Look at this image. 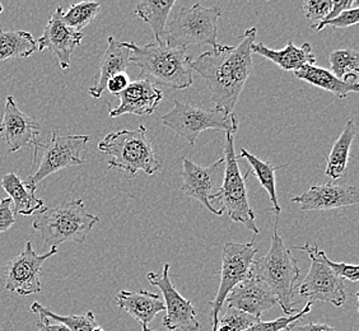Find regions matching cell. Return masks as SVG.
Wrapping results in <instances>:
<instances>
[{
    "label": "cell",
    "mask_w": 359,
    "mask_h": 331,
    "mask_svg": "<svg viewBox=\"0 0 359 331\" xmlns=\"http://www.w3.org/2000/svg\"><path fill=\"white\" fill-rule=\"evenodd\" d=\"M92 331H104V329H102V327H100V326H97V327H95V329H93V330Z\"/></svg>",
    "instance_id": "b9f144b4"
},
{
    "label": "cell",
    "mask_w": 359,
    "mask_h": 331,
    "mask_svg": "<svg viewBox=\"0 0 359 331\" xmlns=\"http://www.w3.org/2000/svg\"><path fill=\"white\" fill-rule=\"evenodd\" d=\"M224 171L221 187L210 198V203L221 201L223 212L236 222L242 223L254 235H259V228L255 223V213L250 207L248 189L245 181L249 177L250 173H242L235 153V135L226 133L224 143Z\"/></svg>",
    "instance_id": "8992f818"
},
{
    "label": "cell",
    "mask_w": 359,
    "mask_h": 331,
    "mask_svg": "<svg viewBox=\"0 0 359 331\" xmlns=\"http://www.w3.org/2000/svg\"><path fill=\"white\" fill-rule=\"evenodd\" d=\"M262 318L251 316L243 311L236 310L233 307H228L224 316L218 320L217 331H245L255 325Z\"/></svg>",
    "instance_id": "1f68e13d"
},
{
    "label": "cell",
    "mask_w": 359,
    "mask_h": 331,
    "mask_svg": "<svg viewBox=\"0 0 359 331\" xmlns=\"http://www.w3.org/2000/svg\"><path fill=\"white\" fill-rule=\"evenodd\" d=\"M256 27L249 28L238 37L236 46L217 45L191 60V69L201 74L210 90L215 107L233 114L245 83L252 73L251 45L255 42Z\"/></svg>",
    "instance_id": "6da1fadb"
},
{
    "label": "cell",
    "mask_w": 359,
    "mask_h": 331,
    "mask_svg": "<svg viewBox=\"0 0 359 331\" xmlns=\"http://www.w3.org/2000/svg\"><path fill=\"white\" fill-rule=\"evenodd\" d=\"M251 51L252 54L255 53L264 56L285 72H297L307 65H315L316 62V56L312 54L311 45L309 42H304L301 48H297L290 41L282 50H273L266 48L263 42L255 41L251 45Z\"/></svg>",
    "instance_id": "44dd1931"
},
{
    "label": "cell",
    "mask_w": 359,
    "mask_h": 331,
    "mask_svg": "<svg viewBox=\"0 0 359 331\" xmlns=\"http://www.w3.org/2000/svg\"><path fill=\"white\" fill-rule=\"evenodd\" d=\"M219 18L221 8L203 7L201 3L190 8H181L168 22L163 41L172 48L203 45L217 48Z\"/></svg>",
    "instance_id": "52a82bcc"
},
{
    "label": "cell",
    "mask_w": 359,
    "mask_h": 331,
    "mask_svg": "<svg viewBox=\"0 0 359 331\" xmlns=\"http://www.w3.org/2000/svg\"><path fill=\"white\" fill-rule=\"evenodd\" d=\"M98 149L110 157L109 168H116L132 177L139 171L151 176L161 168L153 139L148 138V130L143 125L135 130L107 134L98 143Z\"/></svg>",
    "instance_id": "277c9868"
},
{
    "label": "cell",
    "mask_w": 359,
    "mask_h": 331,
    "mask_svg": "<svg viewBox=\"0 0 359 331\" xmlns=\"http://www.w3.org/2000/svg\"><path fill=\"white\" fill-rule=\"evenodd\" d=\"M125 48L130 50V64L140 69L139 78L154 84H161L171 90H187L193 84V69L190 67L191 58L187 55V48H172L166 42H149L144 46L134 42H124Z\"/></svg>",
    "instance_id": "7a4b0ae2"
},
{
    "label": "cell",
    "mask_w": 359,
    "mask_h": 331,
    "mask_svg": "<svg viewBox=\"0 0 359 331\" xmlns=\"http://www.w3.org/2000/svg\"><path fill=\"white\" fill-rule=\"evenodd\" d=\"M332 0H304V12L312 29L318 27L332 11Z\"/></svg>",
    "instance_id": "836d02e7"
},
{
    "label": "cell",
    "mask_w": 359,
    "mask_h": 331,
    "mask_svg": "<svg viewBox=\"0 0 359 331\" xmlns=\"http://www.w3.org/2000/svg\"><path fill=\"white\" fill-rule=\"evenodd\" d=\"M294 76L309 84L330 92L340 100H344L351 93H357L359 90L358 82H343L334 76L332 72L316 65H307L294 72Z\"/></svg>",
    "instance_id": "cb8c5ba5"
},
{
    "label": "cell",
    "mask_w": 359,
    "mask_h": 331,
    "mask_svg": "<svg viewBox=\"0 0 359 331\" xmlns=\"http://www.w3.org/2000/svg\"><path fill=\"white\" fill-rule=\"evenodd\" d=\"M321 256L325 264L332 270V273L339 278H341L343 281L346 279L349 282H358L359 279V268L358 265H352V264H346V262H335L330 260L325 251H321Z\"/></svg>",
    "instance_id": "e575fe53"
},
{
    "label": "cell",
    "mask_w": 359,
    "mask_h": 331,
    "mask_svg": "<svg viewBox=\"0 0 359 331\" xmlns=\"http://www.w3.org/2000/svg\"><path fill=\"white\" fill-rule=\"evenodd\" d=\"M129 84H130L129 76L126 73H120L118 76L111 78L110 81L106 84V90H109L111 95L118 96Z\"/></svg>",
    "instance_id": "74e56055"
},
{
    "label": "cell",
    "mask_w": 359,
    "mask_h": 331,
    "mask_svg": "<svg viewBox=\"0 0 359 331\" xmlns=\"http://www.w3.org/2000/svg\"><path fill=\"white\" fill-rule=\"evenodd\" d=\"M162 123L168 129L187 139L194 145L203 131L221 130L235 135L238 130V120L235 114H228L222 109H199L175 100L172 110L162 116Z\"/></svg>",
    "instance_id": "ba28073f"
},
{
    "label": "cell",
    "mask_w": 359,
    "mask_h": 331,
    "mask_svg": "<svg viewBox=\"0 0 359 331\" xmlns=\"http://www.w3.org/2000/svg\"><path fill=\"white\" fill-rule=\"evenodd\" d=\"M129 65H130V50L125 48L124 42L118 41L114 37H109L107 48L104 51L96 83L88 90L90 96L93 98H101L106 90V84L111 78L118 76L120 73H125V70Z\"/></svg>",
    "instance_id": "603a6c76"
},
{
    "label": "cell",
    "mask_w": 359,
    "mask_h": 331,
    "mask_svg": "<svg viewBox=\"0 0 359 331\" xmlns=\"http://www.w3.org/2000/svg\"><path fill=\"white\" fill-rule=\"evenodd\" d=\"M1 12H3V6L0 4V14H1Z\"/></svg>",
    "instance_id": "ee69618b"
},
{
    "label": "cell",
    "mask_w": 359,
    "mask_h": 331,
    "mask_svg": "<svg viewBox=\"0 0 359 331\" xmlns=\"http://www.w3.org/2000/svg\"><path fill=\"white\" fill-rule=\"evenodd\" d=\"M90 140L88 135H60L57 131H53L51 140L43 145V154L37 171L26 181L37 187L53 173L72 166L83 165L81 154Z\"/></svg>",
    "instance_id": "8fae6325"
},
{
    "label": "cell",
    "mask_w": 359,
    "mask_h": 331,
    "mask_svg": "<svg viewBox=\"0 0 359 331\" xmlns=\"http://www.w3.org/2000/svg\"><path fill=\"white\" fill-rule=\"evenodd\" d=\"M256 254H257V248L255 246L254 240L246 243L227 242L223 246L219 290L217 292L215 301H209V306L212 309L210 318L213 323L212 331H217L218 320H219L218 316L224 306L229 292L233 290L237 284L246 281L251 276V269L256 259Z\"/></svg>",
    "instance_id": "9c48e42d"
},
{
    "label": "cell",
    "mask_w": 359,
    "mask_h": 331,
    "mask_svg": "<svg viewBox=\"0 0 359 331\" xmlns=\"http://www.w3.org/2000/svg\"><path fill=\"white\" fill-rule=\"evenodd\" d=\"M311 302H307V304L304 307V310L297 312L294 316L293 315L292 316H284V318H276L273 321H262L260 320L245 331H283L290 325L294 324L299 318L307 316V313L311 311Z\"/></svg>",
    "instance_id": "d6a6232c"
},
{
    "label": "cell",
    "mask_w": 359,
    "mask_h": 331,
    "mask_svg": "<svg viewBox=\"0 0 359 331\" xmlns=\"http://www.w3.org/2000/svg\"><path fill=\"white\" fill-rule=\"evenodd\" d=\"M31 311L39 315V318H45L54 321L57 324L67 326L70 331H92L97 327L96 318L93 312H87L86 315H68V316H60L55 312L43 307L39 302H34L31 306Z\"/></svg>",
    "instance_id": "f546056e"
},
{
    "label": "cell",
    "mask_w": 359,
    "mask_h": 331,
    "mask_svg": "<svg viewBox=\"0 0 359 331\" xmlns=\"http://www.w3.org/2000/svg\"><path fill=\"white\" fill-rule=\"evenodd\" d=\"M228 307L243 311L251 316L262 318L265 311L278 304V298L266 284L250 276L246 281L237 284L229 292L227 298Z\"/></svg>",
    "instance_id": "d6986e66"
},
{
    "label": "cell",
    "mask_w": 359,
    "mask_h": 331,
    "mask_svg": "<svg viewBox=\"0 0 359 331\" xmlns=\"http://www.w3.org/2000/svg\"><path fill=\"white\" fill-rule=\"evenodd\" d=\"M359 22V7L344 11L339 14L338 17L332 18V21L326 22L324 25H320L315 31H323L326 26H332L334 28H346L357 25Z\"/></svg>",
    "instance_id": "d590c367"
},
{
    "label": "cell",
    "mask_w": 359,
    "mask_h": 331,
    "mask_svg": "<svg viewBox=\"0 0 359 331\" xmlns=\"http://www.w3.org/2000/svg\"><path fill=\"white\" fill-rule=\"evenodd\" d=\"M1 187L9 195L12 201V209L15 215H32L34 213H43L48 208L41 199L36 196L37 187L31 185L27 181L20 179L15 173H9L3 176Z\"/></svg>",
    "instance_id": "7402d4cb"
},
{
    "label": "cell",
    "mask_w": 359,
    "mask_h": 331,
    "mask_svg": "<svg viewBox=\"0 0 359 331\" xmlns=\"http://www.w3.org/2000/svg\"><path fill=\"white\" fill-rule=\"evenodd\" d=\"M57 254V248H51L45 254H37L31 242H26L20 255L8 262L6 268V290L20 296H29L42 290L41 276L43 262Z\"/></svg>",
    "instance_id": "7c38bea8"
},
{
    "label": "cell",
    "mask_w": 359,
    "mask_h": 331,
    "mask_svg": "<svg viewBox=\"0 0 359 331\" xmlns=\"http://www.w3.org/2000/svg\"><path fill=\"white\" fill-rule=\"evenodd\" d=\"M143 331H154V330H151V329H149V327H143Z\"/></svg>",
    "instance_id": "7bdbcfd3"
},
{
    "label": "cell",
    "mask_w": 359,
    "mask_h": 331,
    "mask_svg": "<svg viewBox=\"0 0 359 331\" xmlns=\"http://www.w3.org/2000/svg\"><path fill=\"white\" fill-rule=\"evenodd\" d=\"M37 326H39V330L37 331H70L67 326L57 324L54 321H50V320L45 318H39Z\"/></svg>",
    "instance_id": "60d3db41"
},
{
    "label": "cell",
    "mask_w": 359,
    "mask_h": 331,
    "mask_svg": "<svg viewBox=\"0 0 359 331\" xmlns=\"http://www.w3.org/2000/svg\"><path fill=\"white\" fill-rule=\"evenodd\" d=\"M62 8L56 7L55 12L48 18L43 34L37 42V50H50L57 58L59 65L64 72L70 68V58L76 46L83 40V32H76L62 21Z\"/></svg>",
    "instance_id": "2e32d148"
},
{
    "label": "cell",
    "mask_w": 359,
    "mask_h": 331,
    "mask_svg": "<svg viewBox=\"0 0 359 331\" xmlns=\"http://www.w3.org/2000/svg\"><path fill=\"white\" fill-rule=\"evenodd\" d=\"M251 276L266 284L278 298V304L287 316L296 315L298 311L293 307V297L296 292L301 270L297 259L292 255L290 248L284 245L278 235V219L271 236V245L266 255L254 260Z\"/></svg>",
    "instance_id": "3957f363"
},
{
    "label": "cell",
    "mask_w": 359,
    "mask_h": 331,
    "mask_svg": "<svg viewBox=\"0 0 359 331\" xmlns=\"http://www.w3.org/2000/svg\"><path fill=\"white\" fill-rule=\"evenodd\" d=\"M98 222L97 215L87 212L82 199H74L37 214L32 227L46 245L57 248L65 242L83 243Z\"/></svg>",
    "instance_id": "5b68a950"
},
{
    "label": "cell",
    "mask_w": 359,
    "mask_h": 331,
    "mask_svg": "<svg viewBox=\"0 0 359 331\" xmlns=\"http://www.w3.org/2000/svg\"><path fill=\"white\" fill-rule=\"evenodd\" d=\"M299 251L307 252L311 259V266L309 274L298 288V293L302 298H307L309 302H327L335 307H341L346 304V295L344 281L332 273V270L325 264L318 248L304 246L296 248Z\"/></svg>",
    "instance_id": "30bf717a"
},
{
    "label": "cell",
    "mask_w": 359,
    "mask_h": 331,
    "mask_svg": "<svg viewBox=\"0 0 359 331\" xmlns=\"http://www.w3.org/2000/svg\"><path fill=\"white\" fill-rule=\"evenodd\" d=\"M283 331H290V325L288 326V327H287V329H284Z\"/></svg>",
    "instance_id": "f6af8a7d"
},
{
    "label": "cell",
    "mask_w": 359,
    "mask_h": 331,
    "mask_svg": "<svg viewBox=\"0 0 359 331\" xmlns=\"http://www.w3.org/2000/svg\"><path fill=\"white\" fill-rule=\"evenodd\" d=\"M37 51V42L27 31H6L0 27V62L27 59Z\"/></svg>",
    "instance_id": "484cf974"
},
{
    "label": "cell",
    "mask_w": 359,
    "mask_h": 331,
    "mask_svg": "<svg viewBox=\"0 0 359 331\" xmlns=\"http://www.w3.org/2000/svg\"><path fill=\"white\" fill-rule=\"evenodd\" d=\"M240 158L248 159L249 165L252 167V173L255 175L256 179L259 180L260 185L266 190V193L269 195V199L271 201V205H273L271 210L274 212V215L278 217L280 212H282V209H280V205H279L278 194H276V173L278 170L283 168L287 165H271L270 162H265V161L257 158L254 154H251V153L248 152L243 148H242L241 153H240Z\"/></svg>",
    "instance_id": "83f0119b"
},
{
    "label": "cell",
    "mask_w": 359,
    "mask_h": 331,
    "mask_svg": "<svg viewBox=\"0 0 359 331\" xmlns=\"http://www.w3.org/2000/svg\"><path fill=\"white\" fill-rule=\"evenodd\" d=\"M15 223L13 209H12V201L9 198L0 201V234L7 232L9 228H12Z\"/></svg>",
    "instance_id": "8d00e7d4"
},
{
    "label": "cell",
    "mask_w": 359,
    "mask_h": 331,
    "mask_svg": "<svg viewBox=\"0 0 359 331\" xmlns=\"http://www.w3.org/2000/svg\"><path fill=\"white\" fill-rule=\"evenodd\" d=\"M224 171V159L217 161L208 167L194 163L191 159L182 161V185L181 191L187 196L193 198L201 203L209 212L215 215H223V209H217L210 203V198L215 195L219 187L215 185L217 180Z\"/></svg>",
    "instance_id": "9a60e30c"
},
{
    "label": "cell",
    "mask_w": 359,
    "mask_h": 331,
    "mask_svg": "<svg viewBox=\"0 0 359 331\" xmlns=\"http://www.w3.org/2000/svg\"><path fill=\"white\" fill-rule=\"evenodd\" d=\"M290 331H335L332 326L325 324H315L311 320H309V323L306 325L292 324L290 325Z\"/></svg>",
    "instance_id": "ab89813d"
},
{
    "label": "cell",
    "mask_w": 359,
    "mask_h": 331,
    "mask_svg": "<svg viewBox=\"0 0 359 331\" xmlns=\"http://www.w3.org/2000/svg\"><path fill=\"white\" fill-rule=\"evenodd\" d=\"M120 104L115 109L109 107L110 118H118L121 115L148 116L157 110L163 101V93L156 84L148 79L139 78L118 95Z\"/></svg>",
    "instance_id": "ac0fdd59"
},
{
    "label": "cell",
    "mask_w": 359,
    "mask_h": 331,
    "mask_svg": "<svg viewBox=\"0 0 359 331\" xmlns=\"http://www.w3.org/2000/svg\"><path fill=\"white\" fill-rule=\"evenodd\" d=\"M101 11V3L98 1H82L74 4L67 11L62 12V21L68 27L76 32H82L90 22L96 18L97 14Z\"/></svg>",
    "instance_id": "4dcf8cb0"
},
{
    "label": "cell",
    "mask_w": 359,
    "mask_h": 331,
    "mask_svg": "<svg viewBox=\"0 0 359 331\" xmlns=\"http://www.w3.org/2000/svg\"><path fill=\"white\" fill-rule=\"evenodd\" d=\"M359 201L358 187L349 185L323 184L311 187L307 191L292 199L304 212H324L339 208L357 205Z\"/></svg>",
    "instance_id": "e0dca14e"
},
{
    "label": "cell",
    "mask_w": 359,
    "mask_h": 331,
    "mask_svg": "<svg viewBox=\"0 0 359 331\" xmlns=\"http://www.w3.org/2000/svg\"><path fill=\"white\" fill-rule=\"evenodd\" d=\"M355 134H357L355 123L353 119H349L341 134L332 145L329 157L326 159L325 173L334 181L346 176L351 147H352L353 140L355 138Z\"/></svg>",
    "instance_id": "d4e9b609"
},
{
    "label": "cell",
    "mask_w": 359,
    "mask_h": 331,
    "mask_svg": "<svg viewBox=\"0 0 359 331\" xmlns=\"http://www.w3.org/2000/svg\"><path fill=\"white\" fill-rule=\"evenodd\" d=\"M358 4L359 3L357 0H335V1H332V7L330 13L327 14V17H326L324 21L321 22L320 25H324L326 22L332 21V18L338 17L339 14L341 13V12L348 11V9H352L353 6H357V7H358ZM320 25H318V26H320ZM315 29H316V28H315Z\"/></svg>",
    "instance_id": "f35d334b"
},
{
    "label": "cell",
    "mask_w": 359,
    "mask_h": 331,
    "mask_svg": "<svg viewBox=\"0 0 359 331\" xmlns=\"http://www.w3.org/2000/svg\"><path fill=\"white\" fill-rule=\"evenodd\" d=\"M41 124L25 112H22L14 101L13 96L6 98V107L0 121V138L8 144V152L14 153L29 145L35 147L34 161L39 148L43 145L39 143Z\"/></svg>",
    "instance_id": "5bb4252c"
},
{
    "label": "cell",
    "mask_w": 359,
    "mask_h": 331,
    "mask_svg": "<svg viewBox=\"0 0 359 331\" xmlns=\"http://www.w3.org/2000/svg\"><path fill=\"white\" fill-rule=\"evenodd\" d=\"M175 4H176L175 0H158V1H142L137 6L135 15L152 27L157 43L163 42L167 20Z\"/></svg>",
    "instance_id": "4316f807"
},
{
    "label": "cell",
    "mask_w": 359,
    "mask_h": 331,
    "mask_svg": "<svg viewBox=\"0 0 359 331\" xmlns=\"http://www.w3.org/2000/svg\"><path fill=\"white\" fill-rule=\"evenodd\" d=\"M147 276L149 283L162 292L166 307V316L162 320V324L166 326L167 330H199L201 324L196 320V310L191 301L181 296L170 279V264H163L161 274L151 271Z\"/></svg>",
    "instance_id": "4fadbf2b"
},
{
    "label": "cell",
    "mask_w": 359,
    "mask_h": 331,
    "mask_svg": "<svg viewBox=\"0 0 359 331\" xmlns=\"http://www.w3.org/2000/svg\"><path fill=\"white\" fill-rule=\"evenodd\" d=\"M334 76L343 82H357L359 73L358 51L354 48L335 50L329 54Z\"/></svg>",
    "instance_id": "f1b7e54d"
},
{
    "label": "cell",
    "mask_w": 359,
    "mask_h": 331,
    "mask_svg": "<svg viewBox=\"0 0 359 331\" xmlns=\"http://www.w3.org/2000/svg\"><path fill=\"white\" fill-rule=\"evenodd\" d=\"M116 304L121 310L126 311L139 321L142 327H148V324L159 312L166 310L163 299L157 293L144 290L138 292L120 290L116 296Z\"/></svg>",
    "instance_id": "ffe728a7"
}]
</instances>
